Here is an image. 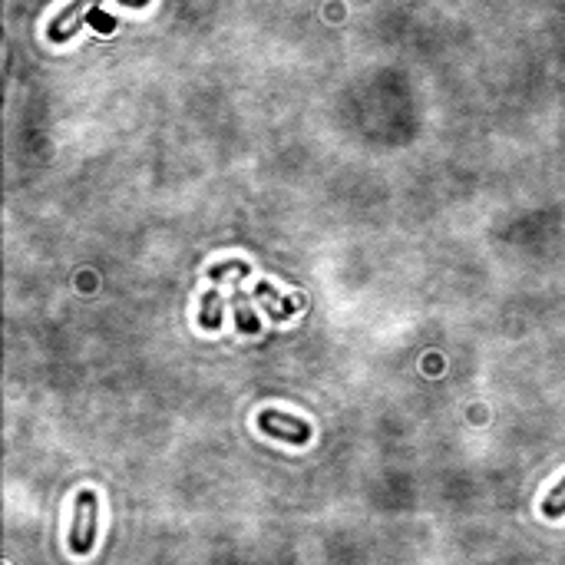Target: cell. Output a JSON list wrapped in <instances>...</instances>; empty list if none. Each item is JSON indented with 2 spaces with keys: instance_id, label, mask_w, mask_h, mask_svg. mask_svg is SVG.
Listing matches in <instances>:
<instances>
[{
  "instance_id": "6da1fadb",
  "label": "cell",
  "mask_w": 565,
  "mask_h": 565,
  "mask_svg": "<svg viewBox=\"0 0 565 565\" xmlns=\"http://www.w3.org/2000/svg\"><path fill=\"white\" fill-rule=\"evenodd\" d=\"M96 529H100V496L93 490H83L76 496V513L70 526V552L73 556H90Z\"/></svg>"
},
{
  "instance_id": "8992f818",
  "label": "cell",
  "mask_w": 565,
  "mask_h": 565,
  "mask_svg": "<svg viewBox=\"0 0 565 565\" xmlns=\"http://www.w3.org/2000/svg\"><path fill=\"white\" fill-rule=\"evenodd\" d=\"M232 304H235V321H238V328L242 331H248V334H255V331H262V321L255 318V311L248 308V301L238 295L235 291V298H232Z\"/></svg>"
},
{
  "instance_id": "5b68a950",
  "label": "cell",
  "mask_w": 565,
  "mask_h": 565,
  "mask_svg": "<svg viewBox=\"0 0 565 565\" xmlns=\"http://www.w3.org/2000/svg\"><path fill=\"white\" fill-rule=\"evenodd\" d=\"M222 295L219 291H209V295H202V328L205 331H215L222 324Z\"/></svg>"
},
{
  "instance_id": "277c9868",
  "label": "cell",
  "mask_w": 565,
  "mask_h": 565,
  "mask_svg": "<svg viewBox=\"0 0 565 565\" xmlns=\"http://www.w3.org/2000/svg\"><path fill=\"white\" fill-rule=\"evenodd\" d=\"M258 298L265 301V308L271 311V318L281 321V318H288V314H295L298 311V301H291V298H278L275 291H271V285H258Z\"/></svg>"
},
{
  "instance_id": "52a82bcc",
  "label": "cell",
  "mask_w": 565,
  "mask_h": 565,
  "mask_svg": "<svg viewBox=\"0 0 565 565\" xmlns=\"http://www.w3.org/2000/svg\"><path fill=\"white\" fill-rule=\"evenodd\" d=\"M562 513H565V480L552 486V493L546 496V503H542V516L546 519H559Z\"/></svg>"
},
{
  "instance_id": "ba28073f",
  "label": "cell",
  "mask_w": 565,
  "mask_h": 565,
  "mask_svg": "<svg viewBox=\"0 0 565 565\" xmlns=\"http://www.w3.org/2000/svg\"><path fill=\"white\" fill-rule=\"evenodd\" d=\"M242 278V275H248V265L245 262H222V265H212L209 268V278L212 281H225V278Z\"/></svg>"
},
{
  "instance_id": "7a4b0ae2",
  "label": "cell",
  "mask_w": 565,
  "mask_h": 565,
  "mask_svg": "<svg viewBox=\"0 0 565 565\" xmlns=\"http://www.w3.org/2000/svg\"><path fill=\"white\" fill-rule=\"evenodd\" d=\"M258 427H262L268 437L295 443V447H304V443L311 440V427H308V423H304L301 417L285 414V410H265V414L258 417Z\"/></svg>"
},
{
  "instance_id": "3957f363",
  "label": "cell",
  "mask_w": 565,
  "mask_h": 565,
  "mask_svg": "<svg viewBox=\"0 0 565 565\" xmlns=\"http://www.w3.org/2000/svg\"><path fill=\"white\" fill-rule=\"evenodd\" d=\"M96 4V0H73V4L67 10H60L57 17L50 20V27H47V34L53 43H63V40H70L76 30H80V24L86 20V14H90V7Z\"/></svg>"
}]
</instances>
